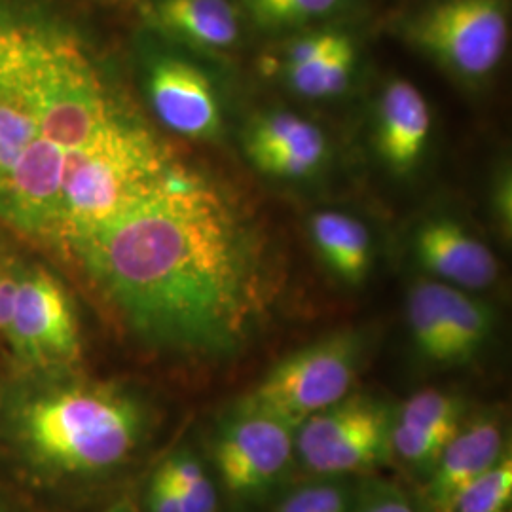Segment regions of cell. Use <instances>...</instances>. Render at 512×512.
Segmentation results:
<instances>
[{"mask_svg": "<svg viewBox=\"0 0 512 512\" xmlns=\"http://www.w3.org/2000/svg\"><path fill=\"white\" fill-rule=\"evenodd\" d=\"M67 258L139 348L186 363L236 357L277 294L249 222L190 169L76 243Z\"/></svg>", "mask_w": 512, "mask_h": 512, "instance_id": "6da1fadb", "label": "cell"}, {"mask_svg": "<svg viewBox=\"0 0 512 512\" xmlns=\"http://www.w3.org/2000/svg\"><path fill=\"white\" fill-rule=\"evenodd\" d=\"M156 427L133 387L76 370L18 374L0 389V461L27 490L69 494L122 473Z\"/></svg>", "mask_w": 512, "mask_h": 512, "instance_id": "7a4b0ae2", "label": "cell"}, {"mask_svg": "<svg viewBox=\"0 0 512 512\" xmlns=\"http://www.w3.org/2000/svg\"><path fill=\"white\" fill-rule=\"evenodd\" d=\"M52 8L0 0V222L57 249L65 156L46 135L38 61Z\"/></svg>", "mask_w": 512, "mask_h": 512, "instance_id": "3957f363", "label": "cell"}, {"mask_svg": "<svg viewBox=\"0 0 512 512\" xmlns=\"http://www.w3.org/2000/svg\"><path fill=\"white\" fill-rule=\"evenodd\" d=\"M363 359L365 340L359 332H332L281 359L239 401L296 429L313 414L348 397Z\"/></svg>", "mask_w": 512, "mask_h": 512, "instance_id": "277c9868", "label": "cell"}, {"mask_svg": "<svg viewBox=\"0 0 512 512\" xmlns=\"http://www.w3.org/2000/svg\"><path fill=\"white\" fill-rule=\"evenodd\" d=\"M403 38L442 69L482 80L503 61L511 40L507 0H433L403 21Z\"/></svg>", "mask_w": 512, "mask_h": 512, "instance_id": "5b68a950", "label": "cell"}, {"mask_svg": "<svg viewBox=\"0 0 512 512\" xmlns=\"http://www.w3.org/2000/svg\"><path fill=\"white\" fill-rule=\"evenodd\" d=\"M391 425L380 397L349 393L294 429V454L313 476H365L391 459Z\"/></svg>", "mask_w": 512, "mask_h": 512, "instance_id": "8992f818", "label": "cell"}, {"mask_svg": "<svg viewBox=\"0 0 512 512\" xmlns=\"http://www.w3.org/2000/svg\"><path fill=\"white\" fill-rule=\"evenodd\" d=\"M209 452L230 499L256 503L291 473L296 459L294 429L238 399L215 423Z\"/></svg>", "mask_w": 512, "mask_h": 512, "instance_id": "52a82bcc", "label": "cell"}, {"mask_svg": "<svg viewBox=\"0 0 512 512\" xmlns=\"http://www.w3.org/2000/svg\"><path fill=\"white\" fill-rule=\"evenodd\" d=\"M6 351L19 374L76 370L82 359V332L73 298L42 266H21Z\"/></svg>", "mask_w": 512, "mask_h": 512, "instance_id": "ba28073f", "label": "cell"}, {"mask_svg": "<svg viewBox=\"0 0 512 512\" xmlns=\"http://www.w3.org/2000/svg\"><path fill=\"white\" fill-rule=\"evenodd\" d=\"M509 452L505 420L497 410L469 414L446 444L421 486V512H448L458 495Z\"/></svg>", "mask_w": 512, "mask_h": 512, "instance_id": "9c48e42d", "label": "cell"}, {"mask_svg": "<svg viewBox=\"0 0 512 512\" xmlns=\"http://www.w3.org/2000/svg\"><path fill=\"white\" fill-rule=\"evenodd\" d=\"M147 97L164 128L186 139H211L222 128L213 82L181 57H156L147 69Z\"/></svg>", "mask_w": 512, "mask_h": 512, "instance_id": "30bf717a", "label": "cell"}, {"mask_svg": "<svg viewBox=\"0 0 512 512\" xmlns=\"http://www.w3.org/2000/svg\"><path fill=\"white\" fill-rule=\"evenodd\" d=\"M245 156L275 179H306L329 156L325 133L310 120L285 110L255 118L243 133Z\"/></svg>", "mask_w": 512, "mask_h": 512, "instance_id": "8fae6325", "label": "cell"}, {"mask_svg": "<svg viewBox=\"0 0 512 512\" xmlns=\"http://www.w3.org/2000/svg\"><path fill=\"white\" fill-rule=\"evenodd\" d=\"M414 249L425 272L461 291L488 289L499 274L494 253L456 220L437 219L423 224Z\"/></svg>", "mask_w": 512, "mask_h": 512, "instance_id": "7c38bea8", "label": "cell"}, {"mask_svg": "<svg viewBox=\"0 0 512 512\" xmlns=\"http://www.w3.org/2000/svg\"><path fill=\"white\" fill-rule=\"evenodd\" d=\"M431 110L423 93L404 78H393L378 101L376 147L393 171H410L420 162L431 133Z\"/></svg>", "mask_w": 512, "mask_h": 512, "instance_id": "4fadbf2b", "label": "cell"}, {"mask_svg": "<svg viewBox=\"0 0 512 512\" xmlns=\"http://www.w3.org/2000/svg\"><path fill=\"white\" fill-rule=\"evenodd\" d=\"M150 19L165 35L205 52L230 50L241 38V16L232 0H154Z\"/></svg>", "mask_w": 512, "mask_h": 512, "instance_id": "5bb4252c", "label": "cell"}, {"mask_svg": "<svg viewBox=\"0 0 512 512\" xmlns=\"http://www.w3.org/2000/svg\"><path fill=\"white\" fill-rule=\"evenodd\" d=\"M311 239L330 270L351 285L365 279L370 266V234L365 224L340 211L311 217Z\"/></svg>", "mask_w": 512, "mask_h": 512, "instance_id": "9a60e30c", "label": "cell"}, {"mask_svg": "<svg viewBox=\"0 0 512 512\" xmlns=\"http://www.w3.org/2000/svg\"><path fill=\"white\" fill-rule=\"evenodd\" d=\"M440 311L448 336L452 366L473 361L494 329V311L473 296L437 281Z\"/></svg>", "mask_w": 512, "mask_h": 512, "instance_id": "2e32d148", "label": "cell"}, {"mask_svg": "<svg viewBox=\"0 0 512 512\" xmlns=\"http://www.w3.org/2000/svg\"><path fill=\"white\" fill-rule=\"evenodd\" d=\"M406 317L414 344L423 359L433 365L452 366L448 336L440 311L437 279H425L410 289L406 300Z\"/></svg>", "mask_w": 512, "mask_h": 512, "instance_id": "e0dca14e", "label": "cell"}, {"mask_svg": "<svg viewBox=\"0 0 512 512\" xmlns=\"http://www.w3.org/2000/svg\"><path fill=\"white\" fill-rule=\"evenodd\" d=\"M469 406L456 393L440 389H423L404 401L393 420L406 427L452 440L469 416Z\"/></svg>", "mask_w": 512, "mask_h": 512, "instance_id": "ac0fdd59", "label": "cell"}, {"mask_svg": "<svg viewBox=\"0 0 512 512\" xmlns=\"http://www.w3.org/2000/svg\"><path fill=\"white\" fill-rule=\"evenodd\" d=\"M357 63L355 38L349 35L336 50L330 54L296 67L287 69L285 76L294 92L308 99H330L346 92L349 80Z\"/></svg>", "mask_w": 512, "mask_h": 512, "instance_id": "d6986e66", "label": "cell"}, {"mask_svg": "<svg viewBox=\"0 0 512 512\" xmlns=\"http://www.w3.org/2000/svg\"><path fill=\"white\" fill-rule=\"evenodd\" d=\"M344 4L346 0H241L256 29L266 33L306 29L334 16Z\"/></svg>", "mask_w": 512, "mask_h": 512, "instance_id": "ffe728a7", "label": "cell"}, {"mask_svg": "<svg viewBox=\"0 0 512 512\" xmlns=\"http://www.w3.org/2000/svg\"><path fill=\"white\" fill-rule=\"evenodd\" d=\"M171 482L183 512L219 511V494L200 458L188 448H179L158 465Z\"/></svg>", "mask_w": 512, "mask_h": 512, "instance_id": "44dd1931", "label": "cell"}, {"mask_svg": "<svg viewBox=\"0 0 512 512\" xmlns=\"http://www.w3.org/2000/svg\"><path fill=\"white\" fill-rule=\"evenodd\" d=\"M353 486L349 476H317L281 497L270 512H348Z\"/></svg>", "mask_w": 512, "mask_h": 512, "instance_id": "7402d4cb", "label": "cell"}, {"mask_svg": "<svg viewBox=\"0 0 512 512\" xmlns=\"http://www.w3.org/2000/svg\"><path fill=\"white\" fill-rule=\"evenodd\" d=\"M512 459L511 452L494 467L467 486L448 512H511Z\"/></svg>", "mask_w": 512, "mask_h": 512, "instance_id": "603a6c76", "label": "cell"}, {"mask_svg": "<svg viewBox=\"0 0 512 512\" xmlns=\"http://www.w3.org/2000/svg\"><path fill=\"white\" fill-rule=\"evenodd\" d=\"M348 512H421L401 484L378 476H363L353 486Z\"/></svg>", "mask_w": 512, "mask_h": 512, "instance_id": "cb8c5ba5", "label": "cell"}, {"mask_svg": "<svg viewBox=\"0 0 512 512\" xmlns=\"http://www.w3.org/2000/svg\"><path fill=\"white\" fill-rule=\"evenodd\" d=\"M348 37L349 33L346 31L325 27V29L308 31L302 37L293 38L283 52L285 71L308 65V63L325 57L332 50H336Z\"/></svg>", "mask_w": 512, "mask_h": 512, "instance_id": "d4e9b609", "label": "cell"}, {"mask_svg": "<svg viewBox=\"0 0 512 512\" xmlns=\"http://www.w3.org/2000/svg\"><path fill=\"white\" fill-rule=\"evenodd\" d=\"M21 264L14 260L0 262V344L8 346L12 317H14V302L18 291Z\"/></svg>", "mask_w": 512, "mask_h": 512, "instance_id": "484cf974", "label": "cell"}, {"mask_svg": "<svg viewBox=\"0 0 512 512\" xmlns=\"http://www.w3.org/2000/svg\"><path fill=\"white\" fill-rule=\"evenodd\" d=\"M145 512H183L181 501L160 467L150 475L143 494Z\"/></svg>", "mask_w": 512, "mask_h": 512, "instance_id": "4316f807", "label": "cell"}, {"mask_svg": "<svg viewBox=\"0 0 512 512\" xmlns=\"http://www.w3.org/2000/svg\"><path fill=\"white\" fill-rule=\"evenodd\" d=\"M497 207H499V217L501 222H507V226H511V181L507 177V183L499 184L497 188Z\"/></svg>", "mask_w": 512, "mask_h": 512, "instance_id": "83f0119b", "label": "cell"}, {"mask_svg": "<svg viewBox=\"0 0 512 512\" xmlns=\"http://www.w3.org/2000/svg\"><path fill=\"white\" fill-rule=\"evenodd\" d=\"M0 512H25L19 507L16 497L8 494L2 486H0Z\"/></svg>", "mask_w": 512, "mask_h": 512, "instance_id": "f1b7e54d", "label": "cell"}, {"mask_svg": "<svg viewBox=\"0 0 512 512\" xmlns=\"http://www.w3.org/2000/svg\"><path fill=\"white\" fill-rule=\"evenodd\" d=\"M101 512H139L137 511V507L133 505V501L128 499V497H124V499H120V501H116V503H112L109 505L107 509H103Z\"/></svg>", "mask_w": 512, "mask_h": 512, "instance_id": "f546056e", "label": "cell"}]
</instances>
